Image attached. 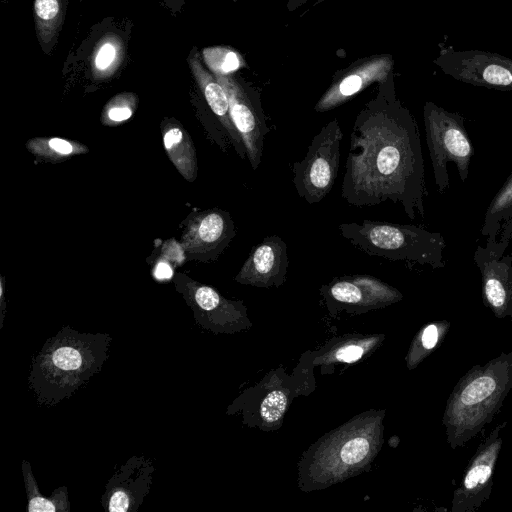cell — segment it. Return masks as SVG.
<instances>
[{
  "label": "cell",
  "mask_w": 512,
  "mask_h": 512,
  "mask_svg": "<svg viewBox=\"0 0 512 512\" xmlns=\"http://www.w3.org/2000/svg\"><path fill=\"white\" fill-rule=\"evenodd\" d=\"M424 161L419 130L397 98L393 74L354 121L341 185V197L363 207L385 201L400 204L410 219L424 217Z\"/></svg>",
  "instance_id": "cell-1"
},
{
  "label": "cell",
  "mask_w": 512,
  "mask_h": 512,
  "mask_svg": "<svg viewBox=\"0 0 512 512\" xmlns=\"http://www.w3.org/2000/svg\"><path fill=\"white\" fill-rule=\"evenodd\" d=\"M111 341L108 333H82L69 326L49 337L33 357L28 377L38 403L50 407L73 395L101 370Z\"/></svg>",
  "instance_id": "cell-2"
},
{
  "label": "cell",
  "mask_w": 512,
  "mask_h": 512,
  "mask_svg": "<svg viewBox=\"0 0 512 512\" xmlns=\"http://www.w3.org/2000/svg\"><path fill=\"white\" fill-rule=\"evenodd\" d=\"M512 390V351L472 366L455 384L442 423L451 449L465 446L490 424Z\"/></svg>",
  "instance_id": "cell-3"
},
{
  "label": "cell",
  "mask_w": 512,
  "mask_h": 512,
  "mask_svg": "<svg viewBox=\"0 0 512 512\" xmlns=\"http://www.w3.org/2000/svg\"><path fill=\"white\" fill-rule=\"evenodd\" d=\"M343 238L370 256L409 264L445 267L446 242L438 232L417 225L363 220L338 226Z\"/></svg>",
  "instance_id": "cell-4"
},
{
  "label": "cell",
  "mask_w": 512,
  "mask_h": 512,
  "mask_svg": "<svg viewBox=\"0 0 512 512\" xmlns=\"http://www.w3.org/2000/svg\"><path fill=\"white\" fill-rule=\"evenodd\" d=\"M423 118L435 184L438 191L443 193L449 188L450 162L456 165L461 181L467 179L474 147L461 114L427 101L423 108Z\"/></svg>",
  "instance_id": "cell-5"
},
{
  "label": "cell",
  "mask_w": 512,
  "mask_h": 512,
  "mask_svg": "<svg viewBox=\"0 0 512 512\" xmlns=\"http://www.w3.org/2000/svg\"><path fill=\"white\" fill-rule=\"evenodd\" d=\"M343 132L337 119L313 137L305 157L292 165V182L299 197L317 204L332 190L339 172Z\"/></svg>",
  "instance_id": "cell-6"
},
{
  "label": "cell",
  "mask_w": 512,
  "mask_h": 512,
  "mask_svg": "<svg viewBox=\"0 0 512 512\" xmlns=\"http://www.w3.org/2000/svg\"><path fill=\"white\" fill-rule=\"evenodd\" d=\"M214 75L227 93L231 117L245 145L250 166L257 170L262 161L265 136L269 132L260 93L235 73Z\"/></svg>",
  "instance_id": "cell-7"
},
{
  "label": "cell",
  "mask_w": 512,
  "mask_h": 512,
  "mask_svg": "<svg viewBox=\"0 0 512 512\" xmlns=\"http://www.w3.org/2000/svg\"><path fill=\"white\" fill-rule=\"evenodd\" d=\"M446 75L474 86L512 91V58L489 51L442 50L434 60Z\"/></svg>",
  "instance_id": "cell-8"
},
{
  "label": "cell",
  "mask_w": 512,
  "mask_h": 512,
  "mask_svg": "<svg viewBox=\"0 0 512 512\" xmlns=\"http://www.w3.org/2000/svg\"><path fill=\"white\" fill-rule=\"evenodd\" d=\"M506 425L499 423L477 447L453 492L451 512H475L490 498Z\"/></svg>",
  "instance_id": "cell-9"
},
{
  "label": "cell",
  "mask_w": 512,
  "mask_h": 512,
  "mask_svg": "<svg viewBox=\"0 0 512 512\" xmlns=\"http://www.w3.org/2000/svg\"><path fill=\"white\" fill-rule=\"evenodd\" d=\"M393 58L389 54L361 58L336 73L314 109L327 112L343 105L372 83H381L392 74Z\"/></svg>",
  "instance_id": "cell-10"
},
{
  "label": "cell",
  "mask_w": 512,
  "mask_h": 512,
  "mask_svg": "<svg viewBox=\"0 0 512 512\" xmlns=\"http://www.w3.org/2000/svg\"><path fill=\"white\" fill-rule=\"evenodd\" d=\"M155 471L145 456H132L105 485L102 507L110 512H136L151 489Z\"/></svg>",
  "instance_id": "cell-11"
},
{
  "label": "cell",
  "mask_w": 512,
  "mask_h": 512,
  "mask_svg": "<svg viewBox=\"0 0 512 512\" xmlns=\"http://www.w3.org/2000/svg\"><path fill=\"white\" fill-rule=\"evenodd\" d=\"M473 259L481 274L484 305L496 318L512 319V252L500 255L479 245Z\"/></svg>",
  "instance_id": "cell-12"
},
{
  "label": "cell",
  "mask_w": 512,
  "mask_h": 512,
  "mask_svg": "<svg viewBox=\"0 0 512 512\" xmlns=\"http://www.w3.org/2000/svg\"><path fill=\"white\" fill-rule=\"evenodd\" d=\"M187 62L227 144L233 147L241 159L247 158L245 145L231 117L225 89L216 76L206 67L196 47L191 49Z\"/></svg>",
  "instance_id": "cell-13"
},
{
  "label": "cell",
  "mask_w": 512,
  "mask_h": 512,
  "mask_svg": "<svg viewBox=\"0 0 512 512\" xmlns=\"http://www.w3.org/2000/svg\"><path fill=\"white\" fill-rule=\"evenodd\" d=\"M288 263L286 243L277 235L267 236L250 251L235 279L255 286L280 285Z\"/></svg>",
  "instance_id": "cell-14"
},
{
  "label": "cell",
  "mask_w": 512,
  "mask_h": 512,
  "mask_svg": "<svg viewBox=\"0 0 512 512\" xmlns=\"http://www.w3.org/2000/svg\"><path fill=\"white\" fill-rule=\"evenodd\" d=\"M235 236V227L227 212L209 210L198 214L183 234L181 246L190 254L218 255Z\"/></svg>",
  "instance_id": "cell-15"
},
{
  "label": "cell",
  "mask_w": 512,
  "mask_h": 512,
  "mask_svg": "<svg viewBox=\"0 0 512 512\" xmlns=\"http://www.w3.org/2000/svg\"><path fill=\"white\" fill-rule=\"evenodd\" d=\"M328 292L332 299L352 305L366 302H393L402 297L394 288L366 275L337 279L331 283Z\"/></svg>",
  "instance_id": "cell-16"
},
{
  "label": "cell",
  "mask_w": 512,
  "mask_h": 512,
  "mask_svg": "<svg viewBox=\"0 0 512 512\" xmlns=\"http://www.w3.org/2000/svg\"><path fill=\"white\" fill-rule=\"evenodd\" d=\"M178 291L191 307L195 320L203 327L218 324L231 313L233 304L226 301L214 288L183 275L178 278Z\"/></svg>",
  "instance_id": "cell-17"
},
{
  "label": "cell",
  "mask_w": 512,
  "mask_h": 512,
  "mask_svg": "<svg viewBox=\"0 0 512 512\" xmlns=\"http://www.w3.org/2000/svg\"><path fill=\"white\" fill-rule=\"evenodd\" d=\"M162 134L169 159L183 178L193 182L197 177V159L190 136L178 122L172 120L164 123Z\"/></svg>",
  "instance_id": "cell-18"
},
{
  "label": "cell",
  "mask_w": 512,
  "mask_h": 512,
  "mask_svg": "<svg viewBox=\"0 0 512 512\" xmlns=\"http://www.w3.org/2000/svg\"><path fill=\"white\" fill-rule=\"evenodd\" d=\"M67 0H34L33 17L38 43L49 55L55 48L62 30Z\"/></svg>",
  "instance_id": "cell-19"
},
{
  "label": "cell",
  "mask_w": 512,
  "mask_h": 512,
  "mask_svg": "<svg viewBox=\"0 0 512 512\" xmlns=\"http://www.w3.org/2000/svg\"><path fill=\"white\" fill-rule=\"evenodd\" d=\"M21 467L28 512H70L71 505L66 486L56 488L48 497L44 496L39 491L31 464L27 460H23Z\"/></svg>",
  "instance_id": "cell-20"
},
{
  "label": "cell",
  "mask_w": 512,
  "mask_h": 512,
  "mask_svg": "<svg viewBox=\"0 0 512 512\" xmlns=\"http://www.w3.org/2000/svg\"><path fill=\"white\" fill-rule=\"evenodd\" d=\"M125 56V47L115 34L104 36L90 56L91 74L96 80L111 78L119 71Z\"/></svg>",
  "instance_id": "cell-21"
},
{
  "label": "cell",
  "mask_w": 512,
  "mask_h": 512,
  "mask_svg": "<svg viewBox=\"0 0 512 512\" xmlns=\"http://www.w3.org/2000/svg\"><path fill=\"white\" fill-rule=\"evenodd\" d=\"M512 220V173L501 189L491 200L484 217L481 234L487 237L486 247L497 244V236L502 226Z\"/></svg>",
  "instance_id": "cell-22"
},
{
  "label": "cell",
  "mask_w": 512,
  "mask_h": 512,
  "mask_svg": "<svg viewBox=\"0 0 512 512\" xmlns=\"http://www.w3.org/2000/svg\"><path fill=\"white\" fill-rule=\"evenodd\" d=\"M27 150L38 158L58 162L88 152L82 143L59 137H37L26 143Z\"/></svg>",
  "instance_id": "cell-23"
},
{
  "label": "cell",
  "mask_w": 512,
  "mask_h": 512,
  "mask_svg": "<svg viewBox=\"0 0 512 512\" xmlns=\"http://www.w3.org/2000/svg\"><path fill=\"white\" fill-rule=\"evenodd\" d=\"M450 327V321L438 320L425 325L421 329L409 353L408 363L411 369L441 345Z\"/></svg>",
  "instance_id": "cell-24"
},
{
  "label": "cell",
  "mask_w": 512,
  "mask_h": 512,
  "mask_svg": "<svg viewBox=\"0 0 512 512\" xmlns=\"http://www.w3.org/2000/svg\"><path fill=\"white\" fill-rule=\"evenodd\" d=\"M202 59L206 67L218 75L235 73L245 65L242 56L233 48L227 46H214L204 48Z\"/></svg>",
  "instance_id": "cell-25"
},
{
  "label": "cell",
  "mask_w": 512,
  "mask_h": 512,
  "mask_svg": "<svg viewBox=\"0 0 512 512\" xmlns=\"http://www.w3.org/2000/svg\"><path fill=\"white\" fill-rule=\"evenodd\" d=\"M138 96L131 92H124L112 97L104 106L101 122L107 126L119 125L132 117L136 111Z\"/></svg>",
  "instance_id": "cell-26"
},
{
  "label": "cell",
  "mask_w": 512,
  "mask_h": 512,
  "mask_svg": "<svg viewBox=\"0 0 512 512\" xmlns=\"http://www.w3.org/2000/svg\"><path fill=\"white\" fill-rule=\"evenodd\" d=\"M287 398L281 391L268 394L261 404V416L266 422H276L285 412Z\"/></svg>",
  "instance_id": "cell-27"
},
{
  "label": "cell",
  "mask_w": 512,
  "mask_h": 512,
  "mask_svg": "<svg viewBox=\"0 0 512 512\" xmlns=\"http://www.w3.org/2000/svg\"><path fill=\"white\" fill-rule=\"evenodd\" d=\"M370 444L366 438L356 437L347 441L342 447L340 456L346 464H357L368 455Z\"/></svg>",
  "instance_id": "cell-28"
},
{
  "label": "cell",
  "mask_w": 512,
  "mask_h": 512,
  "mask_svg": "<svg viewBox=\"0 0 512 512\" xmlns=\"http://www.w3.org/2000/svg\"><path fill=\"white\" fill-rule=\"evenodd\" d=\"M363 353L364 350L362 347L358 345H347L336 352V358L339 361L351 363L359 360Z\"/></svg>",
  "instance_id": "cell-29"
},
{
  "label": "cell",
  "mask_w": 512,
  "mask_h": 512,
  "mask_svg": "<svg viewBox=\"0 0 512 512\" xmlns=\"http://www.w3.org/2000/svg\"><path fill=\"white\" fill-rule=\"evenodd\" d=\"M153 275L157 280H168L173 276V269L167 261H158Z\"/></svg>",
  "instance_id": "cell-30"
},
{
  "label": "cell",
  "mask_w": 512,
  "mask_h": 512,
  "mask_svg": "<svg viewBox=\"0 0 512 512\" xmlns=\"http://www.w3.org/2000/svg\"><path fill=\"white\" fill-rule=\"evenodd\" d=\"M162 2L172 14L179 13L185 4V0H162Z\"/></svg>",
  "instance_id": "cell-31"
},
{
  "label": "cell",
  "mask_w": 512,
  "mask_h": 512,
  "mask_svg": "<svg viewBox=\"0 0 512 512\" xmlns=\"http://www.w3.org/2000/svg\"><path fill=\"white\" fill-rule=\"evenodd\" d=\"M0 299H1V311H0V329L3 327L4 322V316L6 312V304H5V297H4V279L1 277V284H0Z\"/></svg>",
  "instance_id": "cell-32"
},
{
  "label": "cell",
  "mask_w": 512,
  "mask_h": 512,
  "mask_svg": "<svg viewBox=\"0 0 512 512\" xmlns=\"http://www.w3.org/2000/svg\"><path fill=\"white\" fill-rule=\"evenodd\" d=\"M309 1L311 0H288L286 7L289 11H294Z\"/></svg>",
  "instance_id": "cell-33"
},
{
  "label": "cell",
  "mask_w": 512,
  "mask_h": 512,
  "mask_svg": "<svg viewBox=\"0 0 512 512\" xmlns=\"http://www.w3.org/2000/svg\"><path fill=\"white\" fill-rule=\"evenodd\" d=\"M1 2H2V3H6V2H8V0H1Z\"/></svg>",
  "instance_id": "cell-34"
}]
</instances>
